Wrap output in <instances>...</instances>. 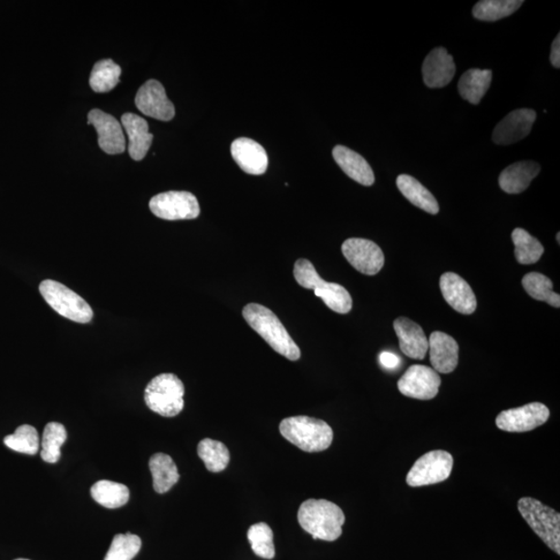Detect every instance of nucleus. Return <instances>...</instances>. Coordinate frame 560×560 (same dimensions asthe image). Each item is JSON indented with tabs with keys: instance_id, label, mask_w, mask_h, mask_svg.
I'll use <instances>...</instances> for the list:
<instances>
[{
	"instance_id": "f257e3e1",
	"label": "nucleus",
	"mask_w": 560,
	"mask_h": 560,
	"mask_svg": "<svg viewBox=\"0 0 560 560\" xmlns=\"http://www.w3.org/2000/svg\"><path fill=\"white\" fill-rule=\"evenodd\" d=\"M298 521L314 540L335 542L343 534L346 517L336 503L325 499H308L300 505Z\"/></svg>"
},
{
	"instance_id": "f03ea898",
	"label": "nucleus",
	"mask_w": 560,
	"mask_h": 560,
	"mask_svg": "<svg viewBox=\"0 0 560 560\" xmlns=\"http://www.w3.org/2000/svg\"><path fill=\"white\" fill-rule=\"evenodd\" d=\"M242 314L249 327L266 340L272 349L291 361L300 359L299 347L271 309L261 305L249 304Z\"/></svg>"
},
{
	"instance_id": "7ed1b4c3",
	"label": "nucleus",
	"mask_w": 560,
	"mask_h": 560,
	"mask_svg": "<svg viewBox=\"0 0 560 560\" xmlns=\"http://www.w3.org/2000/svg\"><path fill=\"white\" fill-rule=\"evenodd\" d=\"M279 430L287 441L306 452L327 451L333 441L328 423L308 416L287 418L280 422Z\"/></svg>"
},
{
	"instance_id": "20e7f679",
	"label": "nucleus",
	"mask_w": 560,
	"mask_h": 560,
	"mask_svg": "<svg viewBox=\"0 0 560 560\" xmlns=\"http://www.w3.org/2000/svg\"><path fill=\"white\" fill-rule=\"evenodd\" d=\"M294 276L302 287L313 290L333 312L342 315L351 312L353 300L350 293L343 285L325 282L308 260L300 259L295 263Z\"/></svg>"
},
{
	"instance_id": "39448f33",
	"label": "nucleus",
	"mask_w": 560,
	"mask_h": 560,
	"mask_svg": "<svg viewBox=\"0 0 560 560\" xmlns=\"http://www.w3.org/2000/svg\"><path fill=\"white\" fill-rule=\"evenodd\" d=\"M184 384L176 375L161 374L148 384L145 402L153 412L173 418L184 409Z\"/></svg>"
},
{
	"instance_id": "423d86ee",
	"label": "nucleus",
	"mask_w": 560,
	"mask_h": 560,
	"mask_svg": "<svg viewBox=\"0 0 560 560\" xmlns=\"http://www.w3.org/2000/svg\"><path fill=\"white\" fill-rule=\"evenodd\" d=\"M518 510L537 536L559 555V513L532 497L521 498L518 503Z\"/></svg>"
},
{
	"instance_id": "0eeeda50",
	"label": "nucleus",
	"mask_w": 560,
	"mask_h": 560,
	"mask_svg": "<svg viewBox=\"0 0 560 560\" xmlns=\"http://www.w3.org/2000/svg\"><path fill=\"white\" fill-rule=\"evenodd\" d=\"M39 289L45 301L66 319L81 324L92 321V307L69 287L56 280L47 279L41 283Z\"/></svg>"
},
{
	"instance_id": "6e6552de",
	"label": "nucleus",
	"mask_w": 560,
	"mask_h": 560,
	"mask_svg": "<svg viewBox=\"0 0 560 560\" xmlns=\"http://www.w3.org/2000/svg\"><path fill=\"white\" fill-rule=\"evenodd\" d=\"M452 467L453 458L450 452L430 451L415 461L406 482L413 488L442 482L450 478Z\"/></svg>"
},
{
	"instance_id": "1a4fd4ad",
	"label": "nucleus",
	"mask_w": 560,
	"mask_h": 560,
	"mask_svg": "<svg viewBox=\"0 0 560 560\" xmlns=\"http://www.w3.org/2000/svg\"><path fill=\"white\" fill-rule=\"evenodd\" d=\"M152 213L164 221H189L200 216L198 199L187 192H169L157 194L150 201Z\"/></svg>"
},
{
	"instance_id": "9d476101",
	"label": "nucleus",
	"mask_w": 560,
	"mask_h": 560,
	"mask_svg": "<svg viewBox=\"0 0 560 560\" xmlns=\"http://www.w3.org/2000/svg\"><path fill=\"white\" fill-rule=\"evenodd\" d=\"M550 418V410L542 403H531L498 414L496 426L510 433H524L539 428Z\"/></svg>"
},
{
	"instance_id": "9b49d317",
	"label": "nucleus",
	"mask_w": 560,
	"mask_h": 560,
	"mask_svg": "<svg viewBox=\"0 0 560 560\" xmlns=\"http://www.w3.org/2000/svg\"><path fill=\"white\" fill-rule=\"evenodd\" d=\"M441 378L432 368L415 365L409 368L398 382L402 395L416 399H432L441 389Z\"/></svg>"
},
{
	"instance_id": "f8f14e48",
	"label": "nucleus",
	"mask_w": 560,
	"mask_h": 560,
	"mask_svg": "<svg viewBox=\"0 0 560 560\" xmlns=\"http://www.w3.org/2000/svg\"><path fill=\"white\" fill-rule=\"evenodd\" d=\"M342 252L352 266L366 275L379 274L384 266L385 257L382 249L375 242L351 238L344 242Z\"/></svg>"
},
{
	"instance_id": "ddd939ff",
	"label": "nucleus",
	"mask_w": 560,
	"mask_h": 560,
	"mask_svg": "<svg viewBox=\"0 0 560 560\" xmlns=\"http://www.w3.org/2000/svg\"><path fill=\"white\" fill-rule=\"evenodd\" d=\"M135 105L143 115L169 122L176 115L175 106L166 96L161 82L150 79L145 83L135 97Z\"/></svg>"
},
{
	"instance_id": "4468645a",
	"label": "nucleus",
	"mask_w": 560,
	"mask_h": 560,
	"mask_svg": "<svg viewBox=\"0 0 560 560\" xmlns=\"http://www.w3.org/2000/svg\"><path fill=\"white\" fill-rule=\"evenodd\" d=\"M88 125H93L98 133V142L102 150L109 155L125 152L126 139L123 128L119 120L100 109L90 110L88 116Z\"/></svg>"
},
{
	"instance_id": "2eb2a0df",
	"label": "nucleus",
	"mask_w": 560,
	"mask_h": 560,
	"mask_svg": "<svg viewBox=\"0 0 560 560\" xmlns=\"http://www.w3.org/2000/svg\"><path fill=\"white\" fill-rule=\"evenodd\" d=\"M535 119L536 113L533 109L513 110L498 123L492 139L497 145H513L531 133Z\"/></svg>"
},
{
	"instance_id": "dca6fc26",
	"label": "nucleus",
	"mask_w": 560,
	"mask_h": 560,
	"mask_svg": "<svg viewBox=\"0 0 560 560\" xmlns=\"http://www.w3.org/2000/svg\"><path fill=\"white\" fill-rule=\"evenodd\" d=\"M441 290L445 301L461 315H472L478 307V301L471 285L452 272H446L441 276Z\"/></svg>"
},
{
	"instance_id": "f3484780",
	"label": "nucleus",
	"mask_w": 560,
	"mask_h": 560,
	"mask_svg": "<svg viewBox=\"0 0 560 560\" xmlns=\"http://www.w3.org/2000/svg\"><path fill=\"white\" fill-rule=\"evenodd\" d=\"M456 65L448 50L439 47L430 52L422 64V78L430 88H441L455 77Z\"/></svg>"
},
{
	"instance_id": "a211bd4d",
	"label": "nucleus",
	"mask_w": 560,
	"mask_h": 560,
	"mask_svg": "<svg viewBox=\"0 0 560 560\" xmlns=\"http://www.w3.org/2000/svg\"><path fill=\"white\" fill-rule=\"evenodd\" d=\"M429 339L430 360L437 373L451 374L458 367L459 345L455 338L435 331Z\"/></svg>"
},
{
	"instance_id": "6ab92c4d",
	"label": "nucleus",
	"mask_w": 560,
	"mask_h": 560,
	"mask_svg": "<svg viewBox=\"0 0 560 560\" xmlns=\"http://www.w3.org/2000/svg\"><path fill=\"white\" fill-rule=\"evenodd\" d=\"M231 153L239 168L249 175L260 176L268 169L266 150L256 141L245 138L232 143Z\"/></svg>"
},
{
	"instance_id": "aec40b11",
	"label": "nucleus",
	"mask_w": 560,
	"mask_h": 560,
	"mask_svg": "<svg viewBox=\"0 0 560 560\" xmlns=\"http://www.w3.org/2000/svg\"><path fill=\"white\" fill-rule=\"evenodd\" d=\"M400 350L406 357L422 360L429 351V339L418 323L400 316L393 323Z\"/></svg>"
},
{
	"instance_id": "412c9836",
	"label": "nucleus",
	"mask_w": 560,
	"mask_h": 560,
	"mask_svg": "<svg viewBox=\"0 0 560 560\" xmlns=\"http://www.w3.org/2000/svg\"><path fill=\"white\" fill-rule=\"evenodd\" d=\"M122 125L129 139V155L135 161H142L147 156L154 140V135L149 131L147 120L134 113L128 112L122 117Z\"/></svg>"
},
{
	"instance_id": "4be33fe9",
	"label": "nucleus",
	"mask_w": 560,
	"mask_h": 560,
	"mask_svg": "<svg viewBox=\"0 0 560 560\" xmlns=\"http://www.w3.org/2000/svg\"><path fill=\"white\" fill-rule=\"evenodd\" d=\"M333 158L346 175L363 186H372L375 175L365 158L349 148L337 146L332 150Z\"/></svg>"
},
{
	"instance_id": "5701e85b",
	"label": "nucleus",
	"mask_w": 560,
	"mask_h": 560,
	"mask_svg": "<svg viewBox=\"0 0 560 560\" xmlns=\"http://www.w3.org/2000/svg\"><path fill=\"white\" fill-rule=\"evenodd\" d=\"M541 166L534 161H520L506 168L499 176V186L509 194L526 191L533 180L539 175Z\"/></svg>"
},
{
	"instance_id": "b1692460",
	"label": "nucleus",
	"mask_w": 560,
	"mask_h": 560,
	"mask_svg": "<svg viewBox=\"0 0 560 560\" xmlns=\"http://www.w3.org/2000/svg\"><path fill=\"white\" fill-rule=\"evenodd\" d=\"M397 186L399 191L415 207L427 212L429 214H438L439 204L437 200L420 181L409 175H400L397 179Z\"/></svg>"
},
{
	"instance_id": "393cba45",
	"label": "nucleus",
	"mask_w": 560,
	"mask_h": 560,
	"mask_svg": "<svg viewBox=\"0 0 560 560\" xmlns=\"http://www.w3.org/2000/svg\"><path fill=\"white\" fill-rule=\"evenodd\" d=\"M150 471L153 476V487L159 494L169 492L180 480L178 467L165 453H155L150 459Z\"/></svg>"
},
{
	"instance_id": "a878e982",
	"label": "nucleus",
	"mask_w": 560,
	"mask_h": 560,
	"mask_svg": "<svg viewBox=\"0 0 560 560\" xmlns=\"http://www.w3.org/2000/svg\"><path fill=\"white\" fill-rule=\"evenodd\" d=\"M491 82V70H468L460 78L459 93L464 100L473 105H478L488 92Z\"/></svg>"
},
{
	"instance_id": "bb28decb",
	"label": "nucleus",
	"mask_w": 560,
	"mask_h": 560,
	"mask_svg": "<svg viewBox=\"0 0 560 560\" xmlns=\"http://www.w3.org/2000/svg\"><path fill=\"white\" fill-rule=\"evenodd\" d=\"M90 494L95 501L108 509H118L125 505L130 498V491L123 483L111 481L97 482Z\"/></svg>"
},
{
	"instance_id": "cd10ccee",
	"label": "nucleus",
	"mask_w": 560,
	"mask_h": 560,
	"mask_svg": "<svg viewBox=\"0 0 560 560\" xmlns=\"http://www.w3.org/2000/svg\"><path fill=\"white\" fill-rule=\"evenodd\" d=\"M122 69L112 59H102L95 64L89 77V86L96 93H108L119 82Z\"/></svg>"
},
{
	"instance_id": "c85d7f7f",
	"label": "nucleus",
	"mask_w": 560,
	"mask_h": 560,
	"mask_svg": "<svg viewBox=\"0 0 560 560\" xmlns=\"http://www.w3.org/2000/svg\"><path fill=\"white\" fill-rule=\"evenodd\" d=\"M199 457L210 472H222L230 463V451L225 444L206 438L199 443Z\"/></svg>"
},
{
	"instance_id": "c756f323",
	"label": "nucleus",
	"mask_w": 560,
	"mask_h": 560,
	"mask_svg": "<svg viewBox=\"0 0 560 560\" xmlns=\"http://www.w3.org/2000/svg\"><path fill=\"white\" fill-rule=\"evenodd\" d=\"M514 256L521 264H532L540 261L544 254L541 242L524 229H514L512 233Z\"/></svg>"
},
{
	"instance_id": "7c9ffc66",
	"label": "nucleus",
	"mask_w": 560,
	"mask_h": 560,
	"mask_svg": "<svg viewBox=\"0 0 560 560\" xmlns=\"http://www.w3.org/2000/svg\"><path fill=\"white\" fill-rule=\"evenodd\" d=\"M524 3L522 0H482L474 5L472 14L476 19L494 22L511 16Z\"/></svg>"
},
{
	"instance_id": "2f4dec72",
	"label": "nucleus",
	"mask_w": 560,
	"mask_h": 560,
	"mask_svg": "<svg viewBox=\"0 0 560 560\" xmlns=\"http://www.w3.org/2000/svg\"><path fill=\"white\" fill-rule=\"evenodd\" d=\"M522 285L529 296L535 300L547 302V304L555 308L560 307L559 294L554 292V284L544 275L532 272L526 275L522 279Z\"/></svg>"
},
{
	"instance_id": "473e14b6",
	"label": "nucleus",
	"mask_w": 560,
	"mask_h": 560,
	"mask_svg": "<svg viewBox=\"0 0 560 560\" xmlns=\"http://www.w3.org/2000/svg\"><path fill=\"white\" fill-rule=\"evenodd\" d=\"M67 439L66 428L59 422H49L44 429L41 457L50 464H56L62 456L60 448Z\"/></svg>"
},
{
	"instance_id": "72a5a7b5",
	"label": "nucleus",
	"mask_w": 560,
	"mask_h": 560,
	"mask_svg": "<svg viewBox=\"0 0 560 560\" xmlns=\"http://www.w3.org/2000/svg\"><path fill=\"white\" fill-rule=\"evenodd\" d=\"M247 539L257 556L264 559L275 558L274 532L268 524L261 522V524L251 526L247 532Z\"/></svg>"
},
{
	"instance_id": "f704fd0d",
	"label": "nucleus",
	"mask_w": 560,
	"mask_h": 560,
	"mask_svg": "<svg viewBox=\"0 0 560 560\" xmlns=\"http://www.w3.org/2000/svg\"><path fill=\"white\" fill-rule=\"evenodd\" d=\"M7 448L26 455L34 456L40 450V438L37 430L29 425L19 427L13 435L4 439Z\"/></svg>"
},
{
	"instance_id": "c9c22d12",
	"label": "nucleus",
	"mask_w": 560,
	"mask_h": 560,
	"mask_svg": "<svg viewBox=\"0 0 560 560\" xmlns=\"http://www.w3.org/2000/svg\"><path fill=\"white\" fill-rule=\"evenodd\" d=\"M141 548L140 537L132 534H117L104 560H132Z\"/></svg>"
},
{
	"instance_id": "e433bc0d",
	"label": "nucleus",
	"mask_w": 560,
	"mask_h": 560,
	"mask_svg": "<svg viewBox=\"0 0 560 560\" xmlns=\"http://www.w3.org/2000/svg\"><path fill=\"white\" fill-rule=\"evenodd\" d=\"M380 362L384 368L392 369L399 365V358L393 353L383 352L380 355Z\"/></svg>"
},
{
	"instance_id": "4c0bfd02",
	"label": "nucleus",
	"mask_w": 560,
	"mask_h": 560,
	"mask_svg": "<svg viewBox=\"0 0 560 560\" xmlns=\"http://www.w3.org/2000/svg\"><path fill=\"white\" fill-rule=\"evenodd\" d=\"M550 60L552 66L559 69L560 67V35L558 34L554 43H552Z\"/></svg>"
},
{
	"instance_id": "58836bf2",
	"label": "nucleus",
	"mask_w": 560,
	"mask_h": 560,
	"mask_svg": "<svg viewBox=\"0 0 560 560\" xmlns=\"http://www.w3.org/2000/svg\"><path fill=\"white\" fill-rule=\"evenodd\" d=\"M559 237H560V233H557V236H556V238H557V244H560V239H559Z\"/></svg>"
},
{
	"instance_id": "ea45409f",
	"label": "nucleus",
	"mask_w": 560,
	"mask_h": 560,
	"mask_svg": "<svg viewBox=\"0 0 560 560\" xmlns=\"http://www.w3.org/2000/svg\"><path fill=\"white\" fill-rule=\"evenodd\" d=\"M16 560H28V559L19 558V559H16Z\"/></svg>"
}]
</instances>
